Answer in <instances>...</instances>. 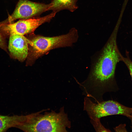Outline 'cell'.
<instances>
[{
  "label": "cell",
  "instance_id": "cell-1",
  "mask_svg": "<svg viewBox=\"0 0 132 132\" xmlns=\"http://www.w3.org/2000/svg\"><path fill=\"white\" fill-rule=\"evenodd\" d=\"M117 31L115 29L102 48L92 56L88 77L78 83L86 97L93 99L97 103L103 101L105 93L113 90L116 66L122 61L123 56L117 44Z\"/></svg>",
  "mask_w": 132,
  "mask_h": 132
},
{
  "label": "cell",
  "instance_id": "cell-2",
  "mask_svg": "<svg viewBox=\"0 0 132 132\" xmlns=\"http://www.w3.org/2000/svg\"><path fill=\"white\" fill-rule=\"evenodd\" d=\"M43 110L25 115L16 128L25 132H66V128L71 127V122L64 107L58 112Z\"/></svg>",
  "mask_w": 132,
  "mask_h": 132
},
{
  "label": "cell",
  "instance_id": "cell-3",
  "mask_svg": "<svg viewBox=\"0 0 132 132\" xmlns=\"http://www.w3.org/2000/svg\"><path fill=\"white\" fill-rule=\"evenodd\" d=\"M78 37L77 30L75 28L71 29L66 34L56 36L35 35L29 40L30 48L28 55L30 64H32L39 57L52 49L72 46L77 41Z\"/></svg>",
  "mask_w": 132,
  "mask_h": 132
},
{
  "label": "cell",
  "instance_id": "cell-4",
  "mask_svg": "<svg viewBox=\"0 0 132 132\" xmlns=\"http://www.w3.org/2000/svg\"><path fill=\"white\" fill-rule=\"evenodd\" d=\"M83 110L86 111L90 119L101 118L110 115H120L131 118L132 108L125 106L112 100L95 103L89 98L85 97Z\"/></svg>",
  "mask_w": 132,
  "mask_h": 132
},
{
  "label": "cell",
  "instance_id": "cell-5",
  "mask_svg": "<svg viewBox=\"0 0 132 132\" xmlns=\"http://www.w3.org/2000/svg\"><path fill=\"white\" fill-rule=\"evenodd\" d=\"M56 12H53L45 16L36 19H21L15 23L3 22L1 26L3 31L11 34L22 35L33 33L42 24L49 22Z\"/></svg>",
  "mask_w": 132,
  "mask_h": 132
},
{
  "label": "cell",
  "instance_id": "cell-6",
  "mask_svg": "<svg viewBox=\"0 0 132 132\" xmlns=\"http://www.w3.org/2000/svg\"><path fill=\"white\" fill-rule=\"evenodd\" d=\"M51 6V3L45 4L28 0H19L13 12L4 21L9 23L18 19H29L49 11Z\"/></svg>",
  "mask_w": 132,
  "mask_h": 132
},
{
  "label": "cell",
  "instance_id": "cell-7",
  "mask_svg": "<svg viewBox=\"0 0 132 132\" xmlns=\"http://www.w3.org/2000/svg\"><path fill=\"white\" fill-rule=\"evenodd\" d=\"M8 49L11 55L21 61L27 57L29 40L24 35L15 34H10Z\"/></svg>",
  "mask_w": 132,
  "mask_h": 132
},
{
  "label": "cell",
  "instance_id": "cell-8",
  "mask_svg": "<svg viewBox=\"0 0 132 132\" xmlns=\"http://www.w3.org/2000/svg\"><path fill=\"white\" fill-rule=\"evenodd\" d=\"M78 0H53L51 3L49 10L57 13L64 10H67L73 12L78 8L77 4Z\"/></svg>",
  "mask_w": 132,
  "mask_h": 132
},
{
  "label": "cell",
  "instance_id": "cell-9",
  "mask_svg": "<svg viewBox=\"0 0 132 132\" xmlns=\"http://www.w3.org/2000/svg\"><path fill=\"white\" fill-rule=\"evenodd\" d=\"M22 115H0V132H5L12 127L16 128L22 120Z\"/></svg>",
  "mask_w": 132,
  "mask_h": 132
},
{
  "label": "cell",
  "instance_id": "cell-10",
  "mask_svg": "<svg viewBox=\"0 0 132 132\" xmlns=\"http://www.w3.org/2000/svg\"><path fill=\"white\" fill-rule=\"evenodd\" d=\"M90 121L96 132H111L108 129L105 128L101 123L100 119H90Z\"/></svg>",
  "mask_w": 132,
  "mask_h": 132
},
{
  "label": "cell",
  "instance_id": "cell-11",
  "mask_svg": "<svg viewBox=\"0 0 132 132\" xmlns=\"http://www.w3.org/2000/svg\"><path fill=\"white\" fill-rule=\"evenodd\" d=\"M126 55L125 57L123 56L122 61L128 68L132 79V61L130 58L129 52L127 51H126Z\"/></svg>",
  "mask_w": 132,
  "mask_h": 132
},
{
  "label": "cell",
  "instance_id": "cell-12",
  "mask_svg": "<svg viewBox=\"0 0 132 132\" xmlns=\"http://www.w3.org/2000/svg\"><path fill=\"white\" fill-rule=\"evenodd\" d=\"M1 24L0 22V29ZM5 46V44L3 38L0 31V47L3 48Z\"/></svg>",
  "mask_w": 132,
  "mask_h": 132
},
{
  "label": "cell",
  "instance_id": "cell-13",
  "mask_svg": "<svg viewBox=\"0 0 132 132\" xmlns=\"http://www.w3.org/2000/svg\"><path fill=\"white\" fill-rule=\"evenodd\" d=\"M131 118L132 121V114L131 117V118Z\"/></svg>",
  "mask_w": 132,
  "mask_h": 132
}]
</instances>
